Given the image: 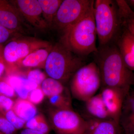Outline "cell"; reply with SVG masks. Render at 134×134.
<instances>
[{"label": "cell", "mask_w": 134, "mask_h": 134, "mask_svg": "<svg viewBox=\"0 0 134 134\" xmlns=\"http://www.w3.org/2000/svg\"><path fill=\"white\" fill-rule=\"evenodd\" d=\"M122 26L134 35V13L122 22Z\"/></svg>", "instance_id": "cell-30"}, {"label": "cell", "mask_w": 134, "mask_h": 134, "mask_svg": "<svg viewBox=\"0 0 134 134\" xmlns=\"http://www.w3.org/2000/svg\"><path fill=\"white\" fill-rule=\"evenodd\" d=\"M60 43L80 58L97 51L94 5L78 21L63 32Z\"/></svg>", "instance_id": "cell-2"}, {"label": "cell", "mask_w": 134, "mask_h": 134, "mask_svg": "<svg viewBox=\"0 0 134 134\" xmlns=\"http://www.w3.org/2000/svg\"><path fill=\"white\" fill-rule=\"evenodd\" d=\"M14 102L10 98L0 95V113H3L12 110Z\"/></svg>", "instance_id": "cell-28"}, {"label": "cell", "mask_w": 134, "mask_h": 134, "mask_svg": "<svg viewBox=\"0 0 134 134\" xmlns=\"http://www.w3.org/2000/svg\"><path fill=\"white\" fill-rule=\"evenodd\" d=\"M0 95L11 98L16 96L14 90L5 79L0 80Z\"/></svg>", "instance_id": "cell-26"}, {"label": "cell", "mask_w": 134, "mask_h": 134, "mask_svg": "<svg viewBox=\"0 0 134 134\" xmlns=\"http://www.w3.org/2000/svg\"><path fill=\"white\" fill-rule=\"evenodd\" d=\"M20 134H45L39 132L37 130L28 129H24L20 132Z\"/></svg>", "instance_id": "cell-31"}, {"label": "cell", "mask_w": 134, "mask_h": 134, "mask_svg": "<svg viewBox=\"0 0 134 134\" xmlns=\"http://www.w3.org/2000/svg\"><path fill=\"white\" fill-rule=\"evenodd\" d=\"M84 65L82 58L60 42L53 46L44 67L49 77L65 85Z\"/></svg>", "instance_id": "cell-4"}, {"label": "cell", "mask_w": 134, "mask_h": 134, "mask_svg": "<svg viewBox=\"0 0 134 134\" xmlns=\"http://www.w3.org/2000/svg\"><path fill=\"white\" fill-rule=\"evenodd\" d=\"M17 131L6 117L0 113V132L3 134H16Z\"/></svg>", "instance_id": "cell-24"}, {"label": "cell", "mask_w": 134, "mask_h": 134, "mask_svg": "<svg viewBox=\"0 0 134 134\" xmlns=\"http://www.w3.org/2000/svg\"><path fill=\"white\" fill-rule=\"evenodd\" d=\"M93 0H64L60 5L52 25L63 32L78 21L94 5Z\"/></svg>", "instance_id": "cell-7"}, {"label": "cell", "mask_w": 134, "mask_h": 134, "mask_svg": "<svg viewBox=\"0 0 134 134\" xmlns=\"http://www.w3.org/2000/svg\"><path fill=\"white\" fill-rule=\"evenodd\" d=\"M5 80L14 88L18 97L23 99H27L29 93L39 86L20 75H8Z\"/></svg>", "instance_id": "cell-16"}, {"label": "cell", "mask_w": 134, "mask_h": 134, "mask_svg": "<svg viewBox=\"0 0 134 134\" xmlns=\"http://www.w3.org/2000/svg\"><path fill=\"white\" fill-rule=\"evenodd\" d=\"M48 114L52 129L56 134H84L87 120L73 108L58 109L51 107Z\"/></svg>", "instance_id": "cell-6"}, {"label": "cell", "mask_w": 134, "mask_h": 134, "mask_svg": "<svg viewBox=\"0 0 134 134\" xmlns=\"http://www.w3.org/2000/svg\"><path fill=\"white\" fill-rule=\"evenodd\" d=\"M120 124L125 134H134V89L130 90L122 104Z\"/></svg>", "instance_id": "cell-13"}, {"label": "cell", "mask_w": 134, "mask_h": 134, "mask_svg": "<svg viewBox=\"0 0 134 134\" xmlns=\"http://www.w3.org/2000/svg\"><path fill=\"white\" fill-rule=\"evenodd\" d=\"M93 55L100 71L101 87L117 88L127 95L134 85V72L125 64L115 43L98 47Z\"/></svg>", "instance_id": "cell-1"}, {"label": "cell", "mask_w": 134, "mask_h": 134, "mask_svg": "<svg viewBox=\"0 0 134 134\" xmlns=\"http://www.w3.org/2000/svg\"><path fill=\"white\" fill-rule=\"evenodd\" d=\"M52 45L49 42L37 39H17L9 41L3 50L4 59L8 63L18 62L35 50L47 48Z\"/></svg>", "instance_id": "cell-8"}, {"label": "cell", "mask_w": 134, "mask_h": 134, "mask_svg": "<svg viewBox=\"0 0 134 134\" xmlns=\"http://www.w3.org/2000/svg\"><path fill=\"white\" fill-rule=\"evenodd\" d=\"M2 114L17 130L24 128L26 121L18 116L12 109Z\"/></svg>", "instance_id": "cell-22"}, {"label": "cell", "mask_w": 134, "mask_h": 134, "mask_svg": "<svg viewBox=\"0 0 134 134\" xmlns=\"http://www.w3.org/2000/svg\"><path fill=\"white\" fill-rule=\"evenodd\" d=\"M12 110L18 116L26 122L36 116L37 113L35 105L27 99L19 98L15 101Z\"/></svg>", "instance_id": "cell-18"}, {"label": "cell", "mask_w": 134, "mask_h": 134, "mask_svg": "<svg viewBox=\"0 0 134 134\" xmlns=\"http://www.w3.org/2000/svg\"><path fill=\"white\" fill-rule=\"evenodd\" d=\"M86 120L88 125L84 134H125L120 123L113 120Z\"/></svg>", "instance_id": "cell-14"}, {"label": "cell", "mask_w": 134, "mask_h": 134, "mask_svg": "<svg viewBox=\"0 0 134 134\" xmlns=\"http://www.w3.org/2000/svg\"><path fill=\"white\" fill-rule=\"evenodd\" d=\"M126 1L130 8L134 12V0H126Z\"/></svg>", "instance_id": "cell-33"}, {"label": "cell", "mask_w": 134, "mask_h": 134, "mask_svg": "<svg viewBox=\"0 0 134 134\" xmlns=\"http://www.w3.org/2000/svg\"><path fill=\"white\" fill-rule=\"evenodd\" d=\"M100 93L111 119L120 123L122 106L126 95L120 89L101 87Z\"/></svg>", "instance_id": "cell-10"}, {"label": "cell", "mask_w": 134, "mask_h": 134, "mask_svg": "<svg viewBox=\"0 0 134 134\" xmlns=\"http://www.w3.org/2000/svg\"><path fill=\"white\" fill-rule=\"evenodd\" d=\"M94 19L98 47L115 43L123 27L115 1H95Z\"/></svg>", "instance_id": "cell-3"}, {"label": "cell", "mask_w": 134, "mask_h": 134, "mask_svg": "<svg viewBox=\"0 0 134 134\" xmlns=\"http://www.w3.org/2000/svg\"><path fill=\"white\" fill-rule=\"evenodd\" d=\"M42 11L43 18L48 26L52 25L54 19L62 0H38Z\"/></svg>", "instance_id": "cell-20"}, {"label": "cell", "mask_w": 134, "mask_h": 134, "mask_svg": "<svg viewBox=\"0 0 134 134\" xmlns=\"http://www.w3.org/2000/svg\"><path fill=\"white\" fill-rule=\"evenodd\" d=\"M48 99L52 107L58 109H72L70 92L53 96Z\"/></svg>", "instance_id": "cell-21"}, {"label": "cell", "mask_w": 134, "mask_h": 134, "mask_svg": "<svg viewBox=\"0 0 134 134\" xmlns=\"http://www.w3.org/2000/svg\"><path fill=\"white\" fill-rule=\"evenodd\" d=\"M23 16L11 1L0 0V25L15 33L23 29Z\"/></svg>", "instance_id": "cell-11"}, {"label": "cell", "mask_w": 134, "mask_h": 134, "mask_svg": "<svg viewBox=\"0 0 134 134\" xmlns=\"http://www.w3.org/2000/svg\"><path fill=\"white\" fill-rule=\"evenodd\" d=\"M45 96L40 86H39L29 93L27 99L36 105L42 103Z\"/></svg>", "instance_id": "cell-25"}, {"label": "cell", "mask_w": 134, "mask_h": 134, "mask_svg": "<svg viewBox=\"0 0 134 134\" xmlns=\"http://www.w3.org/2000/svg\"><path fill=\"white\" fill-rule=\"evenodd\" d=\"M0 134H3L2 133H1V132H0Z\"/></svg>", "instance_id": "cell-34"}, {"label": "cell", "mask_w": 134, "mask_h": 134, "mask_svg": "<svg viewBox=\"0 0 134 134\" xmlns=\"http://www.w3.org/2000/svg\"><path fill=\"white\" fill-rule=\"evenodd\" d=\"M115 44L125 64L134 72V34L123 26Z\"/></svg>", "instance_id": "cell-12"}, {"label": "cell", "mask_w": 134, "mask_h": 134, "mask_svg": "<svg viewBox=\"0 0 134 134\" xmlns=\"http://www.w3.org/2000/svg\"><path fill=\"white\" fill-rule=\"evenodd\" d=\"M84 102L85 110L88 117L87 119L100 120H112L100 93L96 94Z\"/></svg>", "instance_id": "cell-15"}, {"label": "cell", "mask_w": 134, "mask_h": 134, "mask_svg": "<svg viewBox=\"0 0 134 134\" xmlns=\"http://www.w3.org/2000/svg\"><path fill=\"white\" fill-rule=\"evenodd\" d=\"M38 122L36 127V130L41 132L43 133L48 134L52 129L51 126L48 124L43 114H38Z\"/></svg>", "instance_id": "cell-27"}, {"label": "cell", "mask_w": 134, "mask_h": 134, "mask_svg": "<svg viewBox=\"0 0 134 134\" xmlns=\"http://www.w3.org/2000/svg\"><path fill=\"white\" fill-rule=\"evenodd\" d=\"M31 81L34 82L40 86L43 81L46 78V75L40 70L34 69L27 72L26 77Z\"/></svg>", "instance_id": "cell-23"}, {"label": "cell", "mask_w": 134, "mask_h": 134, "mask_svg": "<svg viewBox=\"0 0 134 134\" xmlns=\"http://www.w3.org/2000/svg\"><path fill=\"white\" fill-rule=\"evenodd\" d=\"M100 71L94 61L81 67L70 79V91L74 98L85 102L101 87Z\"/></svg>", "instance_id": "cell-5"}, {"label": "cell", "mask_w": 134, "mask_h": 134, "mask_svg": "<svg viewBox=\"0 0 134 134\" xmlns=\"http://www.w3.org/2000/svg\"><path fill=\"white\" fill-rule=\"evenodd\" d=\"M52 47V46L34 51L21 60V64L24 67L29 68L44 66L46 60Z\"/></svg>", "instance_id": "cell-17"}, {"label": "cell", "mask_w": 134, "mask_h": 134, "mask_svg": "<svg viewBox=\"0 0 134 134\" xmlns=\"http://www.w3.org/2000/svg\"><path fill=\"white\" fill-rule=\"evenodd\" d=\"M5 69V66L1 59H0V78L2 76Z\"/></svg>", "instance_id": "cell-32"}, {"label": "cell", "mask_w": 134, "mask_h": 134, "mask_svg": "<svg viewBox=\"0 0 134 134\" xmlns=\"http://www.w3.org/2000/svg\"><path fill=\"white\" fill-rule=\"evenodd\" d=\"M41 90L48 98L53 96L70 92L64 84L55 79L46 78L40 85Z\"/></svg>", "instance_id": "cell-19"}, {"label": "cell", "mask_w": 134, "mask_h": 134, "mask_svg": "<svg viewBox=\"0 0 134 134\" xmlns=\"http://www.w3.org/2000/svg\"><path fill=\"white\" fill-rule=\"evenodd\" d=\"M23 17L32 26L39 29L48 27L43 18L38 0H17L11 1Z\"/></svg>", "instance_id": "cell-9"}, {"label": "cell", "mask_w": 134, "mask_h": 134, "mask_svg": "<svg viewBox=\"0 0 134 134\" xmlns=\"http://www.w3.org/2000/svg\"><path fill=\"white\" fill-rule=\"evenodd\" d=\"M133 86H134V85H133Z\"/></svg>", "instance_id": "cell-35"}, {"label": "cell", "mask_w": 134, "mask_h": 134, "mask_svg": "<svg viewBox=\"0 0 134 134\" xmlns=\"http://www.w3.org/2000/svg\"><path fill=\"white\" fill-rule=\"evenodd\" d=\"M15 34L0 25V45L7 42Z\"/></svg>", "instance_id": "cell-29"}]
</instances>
